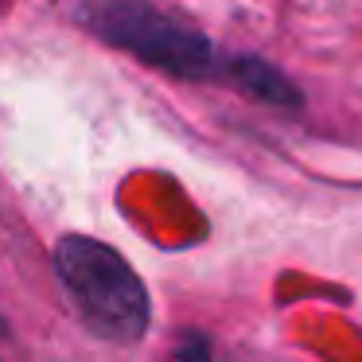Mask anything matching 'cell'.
Masks as SVG:
<instances>
[{"instance_id":"cell-1","label":"cell","mask_w":362,"mask_h":362,"mask_svg":"<svg viewBox=\"0 0 362 362\" xmlns=\"http://www.w3.org/2000/svg\"><path fill=\"white\" fill-rule=\"evenodd\" d=\"M78 24L94 40L141 59L152 71L187 82L226 78V59L214 51L203 32L187 28L180 16L156 8L148 0H86L78 8Z\"/></svg>"},{"instance_id":"cell-2","label":"cell","mask_w":362,"mask_h":362,"mask_svg":"<svg viewBox=\"0 0 362 362\" xmlns=\"http://www.w3.org/2000/svg\"><path fill=\"white\" fill-rule=\"evenodd\" d=\"M55 273L94 335L110 343H136L148 331V292L113 245L86 234H66L55 245Z\"/></svg>"},{"instance_id":"cell-3","label":"cell","mask_w":362,"mask_h":362,"mask_svg":"<svg viewBox=\"0 0 362 362\" xmlns=\"http://www.w3.org/2000/svg\"><path fill=\"white\" fill-rule=\"evenodd\" d=\"M226 82H234L238 90H245L250 98H257V102H265V105H281V110H296L300 105V90L292 86L273 63H265V59H257V55L230 59Z\"/></svg>"},{"instance_id":"cell-4","label":"cell","mask_w":362,"mask_h":362,"mask_svg":"<svg viewBox=\"0 0 362 362\" xmlns=\"http://www.w3.org/2000/svg\"><path fill=\"white\" fill-rule=\"evenodd\" d=\"M168 362H206V339L199 335H183L180 346L172 351V358Z\"/></svg>"}]
</instances>
